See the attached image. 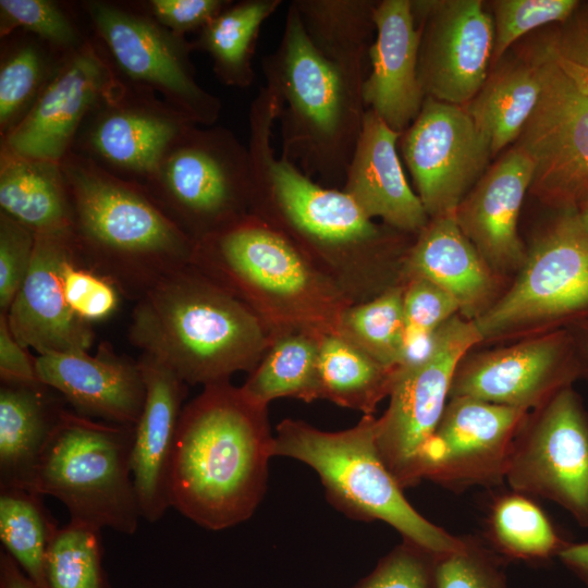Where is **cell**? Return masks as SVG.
<instances>
[{
  "mask_svg": "<svg viewBox=\"0 0 588 588\" xmlns=\"http://www.w3.org/2000/svg\"><path fill=\"white\" fill-rule=\"evenodd\" d=\"M0 378L1 382L8 383H41L37 377L35 357L14 338L4 313H0Z\"/></svg>",
  "mask_w": 588,
  "mask_h": 588,
  "instance_id": "49",
  "label": "cell"
},
{
  "mask_svg": "<svg viewBox=\"0 0 588 588\" xmlns=\"http://www.w3.org/2000/svg\"><path fill=\"white\" fill-rule=\"evenodd\" d=\"M142 186L197 242L249 213L248 148L228 127L193 124Z\"/></svg>",
  "mask_w": 588,
  "mask_h": 588,
  "instance_id": "10",
  "label": "cell"
},
{
  "mask_svg": "<svg viewBox=\"0 0 588 588\" xmlns=\"http://www.w3.org/2000/svg\"><path fill=\"white\" fill-rule=\"evenodd\" d=\"M61 167L72 204V232L82 261L138 301L161 279L191 265L195 241L140 184L70 152Z\"/></svg>",
  "mask_w": 588,
  "mask_h": 588,
  "instance_id": "4",
  "label": "cell"
},
{
  "mask_svg": "<svg viewBox=\"0 0 588 588\" xmlns=\"http://www.w3.org/2000/svg\"><path fill=\"white\" fill-rule=\"evenodd\" d=\"M486 530L490 548L505 560L548 561L568 543L529 495L514 490L493 500Z\"/></svg>",
  "mask_w": 588,
  "mask_h": 588,
  "instance_id": "36",
  "label": "cell"
},
{
  "mask_svg": "<svg viewBox=\"0 0 588 588\" xmlns=\"http://www.w3.org/2000/svg\"><path fill=\"white\" fill-rule=\"evenodd\" d=\"M305 33L329 61L366 78L376 36L375 0H293Z\"/></svg>",
  "mask_w": 588,
  "mask_h": 588,
  "instance_id": "31",
  "label": "cell"
},
{
  "mask_svg": "<svg viewBox=\"0 0 588 588\" xmlns=\"http://www.w3.org/2000/svg\"><path fill=\"white\" fill-rule=\"evenodd\" d=\"M425 278L450 293L460 316L475 321L503 294L507 285L483 260L462 232L455 215L429 219L415 236L402 262V282Z\"/></svg>",
  "mask_w": 588,
  "mask_h": 588,
  "instance_id": "26",
  "label": "cell"
},
{
  "mask_svg": "<svg viewBox=\"0 0 588 588\" xmlns=\"http://www.w3.org/2000/svg\"><path fill=\"white\" fill-rule=\"evenodd\" d=\"M558 558L588 588V541L568 542Z\"/></svg>",
  "mask_w": 588,
  "mask_h": 588,
  "instance_id": "50",
  "label": "cell"
},
{
  "mask_svg": "<svg viewBox=\"0 0 588 588\" xmlns=\"http://www.w3.org/2000/svg\"><path fill=\"white\" fill-rule=\"evenodd\" d=\"M0 588H38L3 549L0 551Z\"/></svg>",
  "mask_w": 588,
  "mask_h": 588,
  "instance_id": "51",
  "label": "cell"
},
{
  "mask_svg": "<svg viewBox=\"0 0 588 588\" xmlns=\"http://www.w3.org/2000/svg\"><path fill=\"white\" fill-rule=\"evenodd\" d=\"M528 51L541 89L514 146L534 163L529 193L556 212H578L588 205V97L540 44Z\"/></svg>",
  "mask_w": 588,
  "mask_h": 588,
  "instance_id": "13",
  "label": "cell"
},
{
  "mask_svg": "<svg viewBox=\"0 0 588 588\" xmlns=\"http://www.w3.org/2000/svg\"><path fill=\"white\" fill-rule=\"evenodd\" d=\"M138 364L146 400L134 426L132 475L142 517L155 523L170 507V462L187 384L148 355L142 354Z\"/></svg>",
  "mask_w": 588,
  "mask_h": 588,
  "instance_id": "27",
  "label": "cell"
},
{
  "mask_svg": "<svg viewBox=\"0 0 588 588\" xmlns=\"http://www.w3.org/2000/svg\"><path fill=\"white\" fill-rule=\"evenodd\" d=\"M61 282L66 306L86 323L105 320L119 307L117 286L82 261L77 246L63 262Z\"/></svg>",
  "mask_w": 588,
  "mask_h": 588,
  "instance_id": "43",
  "label": "cell"
},
{
  "mask_svg": "<svg viewBox=\"0 0 588 588\" xmlns=\"http://www.w3.org/2000/svg\"><path fill=\"white\" fill-rule=\"evenodd\" d=\"M375 426L373 415H364L354 427L341 431L284 419L273 436L271 455L310 466L320 477L328 501L350 518L384 522L404 540L437 554L457 549L462 537L434 525L406 500L379 455Z\"/></svg>",
  "mask_w": 588,
  "mask_h": 588,
  "instance_id": "7",
  "label": "cell"
},
{
  "mask_svg": "<svg viewBox=\"0 0 588 588\" xmlns=\"http://www.w3.org/2000/svg\"><path fill=\"white\" fill-rule=\"evenodd\" d=\"M438 556L403 539L353 588H437Z\"/></svg>",
  "mask_w": 588,
  "mask_h": 588,
  "instance_id": "44",
  "label": "cell"
},
{
  "mask_svg": "<svg viewBox=\"0 0 588 588\" xmlns=\"http://www.w3.org/2000/svg\"><path fill=\"white\" fill-rule=\"evenodd\" d=\"M396 369L388 368L339 333L322 335L318 373L320 400L373 415L389 396Z\"/></svg>",
  "mask_w": 588,
  "mask_h": 588,
  "instance_id": "33",
  "label": "cell"
},
{
  "mask_svg": "<svg viewBox=\"0 0 588 588\" xmlns=\"http://www.w3.org/2000/svg\"><path fill=\"white\" fill-rule=\"evenodd\" d=\"M540 42L573 85L588 97V1H580L572 15L554 24Z\"/></svg>",
  "mask_w": 588,
  "mask_h": 588,
  "instance_id": "45",
  "label": "cell"
},
{
  "mask_svg": "<svg viewBox=\"0 0 588 588\" xmlns=\"http://www.w3.org/2000/svg\"><path fill=\"white\" fill-rule=\"evenodd\" d=\"M322 335L294 331L275 336L240 387L242 392L265 406L280 397L307 403L320 400L318 360Z\"/></svg>",
  "mask_w": 588,
  "mask_h": 588,
  "instance_id": "34",
  "label": "cell"
},
{
  "mask_svg": "<svg viewBox=\"0 0 588 588\" xmlns=\"http://www.w3.org/2000/svg\"><path fill=\"white\" fill-rule=\"evenodd\" d=\"M375 24L363 99L368 110L402 134L426 98L417 73L420 32L412 0L377 1Z\"/></svg>",
  "mask_w": 588,
  "mask_h": 588,
  "instance_id": "24",
  "label": "cell"
},
{
  "mask_svg": "<svg viewBox=\"0 0 588 588\" xmlns=\"http://www.w3.org/2000/svg\"><path fill=\"white\" fill-rule=\"evenodd\" d=\"M505 480L514 491L555 502L588 527V412L573 385L528 413Z\"/></svg>",
  "mask_w": 588,
  "mask_h": 588,
  "instance_id": "14",
  "label": "cell"
},
{
  "mask_svg": "<svg viewBox=\"0 0 588 588\" xmlns=\"http://www.w3.org/2000/svg\"><path fill=\"white\" fill-rule=\"evenodd\" d=\"M578 218L585 230L588 232V205L577 212Z\"/></svg>",
  "mask_w": 588,
  "mask_h": 588,
  "instance_id": "53",
  "label": "cell"
},
{
  "mask_svg": "<svg viewBox=\"0 0 588 588\" xmlns=\"http://www.w3.org/2000/svg\"><path fill=\"white\" fill-rule=\"evenodd\" d=\"M76 249L72 229L37 233L28 272L8 313L12 334L37 355L74 350L88 351L95 333L66 306L61 270Z\"/></svg>",
  "mask_w": 588,
  "mask_h": 588,
  "instance_id": "21",
  "label": "cell"
},
{
  "mask_svg": "<svg viewBox=\"0 0 588 588\" xmlns=\"http://www.w3.org/2000/svg\"><path fill=\"white\" fill-rule=\"evenodd\" d=\"M62 58L23 30L1 39L0 139L27 115Z\"/></svg>",
  "mask_w": 588,
  "mask_h": 588,
  "instance_id": "35",
  "label": "cell"
},
{
  "mask_svg": "<svg viewBox=\"0 0 588 588\" xmlns=\"http://www.w3.org/2000/svg\"><path fill=\"white\" fill-rule=\"evenodd\" d=\"M192 121L155 93L122 84L85 119L72 152L143 185Z\"/></svg>",
  "mask_w": 588,
  "mask_h": 588,
  "instance_id": "16",
  "label": "cell"
},
{
  "mask_svg": "<svg viewBox=\"0 0 588 588\" xmlns=\"http://www.w3.org/2000/svg\"><path fill=\"white\" fill-rule=\"evenodd\" d=\"M192 264L244 303L273 339L338 333L353 305L292 241L252 213L195 242Z\"/></svg>",
  "mask_w": 588,
  "mask_h": 588,
  "instance_id": "6",
  "label": "cell"
},
{
  "mask_svg": "<svg viewBox=\"0 0 588 588\" xmlns=\"http://www.w3.org/2000/svg\"><path fill=\"white\" fill-rule=\"evenodd\" d=\"M282 0L232 2L192 40L195 51L209 56L219 82L247 88L255 79L253 59L264 23L282 5Z\"/></svg>",
  "mask_w": 588,
  "mask_h": 588,
  "instance_id": "32",
  "label": "cell"
},
{
  "mask_svg": "<svg viewBox=\"0 0 588 588\" xmlns=\"http://www.w3.org/2000/svg\"><path fill=\"white\" fill-rule=\"evenodd\" d=\"M36 233L0 211V313L7 314L32 264Z\"/></svg>",
  "mask_w": 588,
  "mask_h": 588,
  "instance_id": "46",
  "label": "cell"
},
{
  "mask_svg": "<svg viewBox=\"0 0 588 588\" xmlns=\"http://www.w3.org/2000/svg\"><path fill=\"white\" fill-rule=\"evenodd\" d=\"M272 440L268 406L230 381L205 385L179 419L170 506L209 530L245 522L266 493Z\"/></svg>",
  "mask_w": 588,
  "mask_h": 588,
  "instance_id": "2",
  "label": "cell"
},
{
  "mask_svg": "<svg viewBox=\"0 0 588 588\" xmlns=\"http://www.w3.org/2000/svg\"><path fill=\"white\" fill-rule=\"evenodd\" d=\"M481 0H412L420 32L417 73L426 97L464 106L489 74L492 15Z\"/></svg>",
  "mask_w": 588,
  "mask_h": 588,
  "instance_id": "17",
  "label": "cell"
},
{
  "mask_svg": "<svg viewBox=\"0 0 588 588\" xmlns=\"http://www.w3.org/2000/svg\"><path fill=\"white\" fill-rule=\"evenodd\" d=\"M537 64L529 53L501 60L477 95L462 106L490 145L492 157L515 143L540 96Z\"/></svg>",
  "mask_w": 588,
  "mask_h": 588,
  "instance_id": "30",
  "label": "cell"
},
{
  "mask_svg": "<svg viewBox=\"0 0 588 588\" xmlns=\"http://www.w3.org/2000/svg\"><path fill=\"white\" fill-rule=\"evenodd\" d=\"M400 136L367 109L342 189L369 218L416 236L429 217L406 179L397 152Z\"/></svg>",
  "mask_w": 588,
  "mask_h": 588,
  "instance_id": "25",
  "label": "cell"
},
{
  "mask_svg": "<svg viewBox=\"0 0 588 588\" xmlns=\"http://www.w3.org/2000/svg\"><path fill=\"white\" fill-rule=\"evenodd\" d=\"M0 208L36 234L71 229V196L61 163L0 148Z\"/></svg>",
  "mask_w": 588,
  "mask_h": 588,
  "instance_id": "29",
  "label": "cell"
},
{
  "mask_svg": "<svg viewBox=\"0 0 588 588\" xmlns=\"http://www.w3.org/2000/svg\"><path fill=\"white\" fill-rule=\"evenodd\" d=\"M566 329L574 343L580 378L588 380V320L577 322Z\"/></svg>",
  "mask_w": 588,
  "mask_h": 588,
  "instance_id": "52",
  "label": "cell"
},
{
  "mask_svg": "<svg viewBox=\"0 0 588 588\" xmlns=\"http://www.w3.org/2000/svg\"><path fill=\"white\" fill-rule=\"evenodd\" d=\"M399 144L429 219L455 215L492 157L488 140L462 106L431 97L425 98Z\"/></svg>",
  "mask_w": 588,
  "mask_h": 588,
  "instance_id": "15",
  "label": "cell"
},
{
  "mask_svg": "<svg viewBox=\"0 0 588 588\" xmlns=\"http://www.w3.org/2000/svg\"><path fill=\"white\" fill-rule=\"evenodd\" d=\"M261 70L265 86L281 101L280 157L324 186H343L367 111L365 79L315 48L292 2L281 40L261 59Z\"/></svg>",
  "mask_w": 588,
  "mask_h": 588,
  "instance_id": "5",
  "label": "cell"
},
{
  "mask_svg": "<svg viewBox=\"0 0 588 588\" xmlns=\"http://www.w3.org/2000/svg\"><path fill=\"white\" fill-rule=\"evenodd\" d=\"M281 110L260 87L249 113V213L292 241L353 304L402 283V262L415 236L373 219L341 188L328 187L277 157L272 130Z\"/></svg>",
  "mask_w": 588,
  "mask_h": 588,
  "instance_id": "1",
  "label": "cell"
},
{
  "mask_svg": "<svg viewBox=\"0 0 588 588\" xmlns=\"http://www.w3.org/2000/svg\"><path fill=\"white\" fill-rule=\"evenodd\" d=\"M38 380L58 392L74 412L88 418L134 427L146 387L137 362L101 343L95 355L74 350L35 356Z\"/></svg>",
  "mask_w": 588,
  "mask_h": 588,
  "instance_id": "22",
  "label": "cell"
},
{
  "mask_svg": "<svg viewBox=\"0 0 588 588\" xmlns=\"http://www.w3.org/2000/svg\"><path fill=\"white\" fill-rule=\"evenodd\" d=\"M41 495L20 487H0V541L26 576L47 588L45 563L59 529Z\"/></svg>",
  "mask_w": 588,
  "mask_h": 588,
  "instance_id": "37",
  "label": "cell"
},
{
  "mask_svg": "<svg viewBox=\"0 0 588 588\" xmlns=\"http://www.w3.org/2000/svg\"><path fill=\"white\" fill-rule=\"evenodd\" d=\"M81 7L123 82L155 93L197 125L216 124L222 102L196 79L192 40L159 24L136 1L87 0Z\"/></svg>",
  "mask_w": 588,
  "mask_h": 588,
  "instance_id": "11",
  "label": "cell"
},
{
  "mask_svg": "<svg viewBox=\"0 0 588 588\" xmlns=\"http://www.w3.org/2000/svg\"><path fill=\"white\" fill-rule=\"evenodd\" d=\"M127 336L186 384L204 387L252 372L273 340L244 303L193 264L136 301Z\"/></svg>",
  "mask_w": 588,
  "mask_h": 588,
  "instance_id": "3",
  "label": "cell"
},
{
  "mask_svg": "<svg viewBox=\"0 0 588 588\" xmlns=\"http://www.w3.org/2000/svg\"><path fill=\"white\" fill-rule=\"evenodd\" d=\"M534 175L531 159L513 146L487 169L458 205V226L483 260L503 278L516 274L527 246L518 234V217Z\"/></svg>",
  "mask_w": 588,
  "mask_h": 588,
  "instance_id": "23",
  "label": "cell"
},
{
  "mask_svg": "<svg viewBox=\"0 0 588 588\" xmlns=\"http://www.w3.org/2000/svg\"><path fill=\"white\" fill-rule=\"evenodd\" d=\"M133 440L134 427L65 408L28 490L58 499L72 522L133 535L142 517L132 475Z\"/></svg>",
  "mask_w": 588,
  "mask_h": 588,
  "instance_id": "8",
  "label": "cell"
},
{
  "mask_svg": "<svg viewBox=\"0 0 588 588\" xmlns=\"http://www.w3.org/2000/svg\"><path fill=\"white\" fill-rule=\"evenodd\" d=\"M159 24L176 35L203 29L231 0H146L136 1Z\"/></svg>",
  "mask_w": 588,
  "mask_h": 588,
  "instance_id": "48",
  "label": "cell"
},
{
  "mask_svg": "<svg viewBox=\"0 0 588 588\" xmlns=\"http://www.w3.org/2000/svg\"><path fill=\"white\" fill-rule=\"evenodd\" d=\"M403 311L406 330L431 332L460 315L454 297L425 278H408L403 282Z\"/></svg>",
  "mask_w": 588,
  "mask_h": 588,
  "instance_id": "47",
  "label": "cell"
},
{
  "mask_svg": "<svg viewBox=\"0 0 588 588\" xmlns=\"http://www.w3.org/2000/svg\"><path fill=\"white\" fill-rule=\"evenodd\" d=\"M481 341L474 321L455 315L440 327L428 358L396 369L389 406L376 418L375 439L381 460L403 490L424 479V453L449 401L455 370Z\"/></svg>",
  "mask_w": 588,
  "mask_h": 588,
  "instance_id": "12",
  "label": "cell"
},
{
  "mask_svg": "<svg viewBox=\"0 0 588 588\" xmlns=\"http://www.w3.org/2000/svg\"><path fill=\"white\" fill-rule=\"evenodd\" d=\"M504 558L474 537H462L460 547L439 554L437 588H507Z\"/></svg>",
  "mask_w": 588,
  "mask_h": 588,
  "instance_id": "42",
  "label": "cell"
},
{
  "mask_svg": "<svg viewBox=\"0 0 588 588\" xmlns=\"http://www.w3.org/2000/svg\"><path fill=\"white\" fill-rule=\"evenodd\" d=\"M42 384L1 382L0 487L29 489L37 463L65 409Z\"/></svg>",
  "mask_w": 588,
  "mask_h": 588,
  "instance_id": "28",
  "label": "cell"
},
{
  "mask_svg": "<svg viewBox=\"0 0 588 588\" xmlns=\"http://www.w3.org/2000/svg\"><path fill=\"white\" fill-rule=\"evenodd\" d=\"M403 283L392 285L373 298L344 309L338 333L381 365L397 369L404 351L406 323Z\"/></svg>",
  "mask_w": 588,
  "mask_h": 588,
  "instance_id": "38",
  "label": "cell"
},
{
  "mask_svg": "<svg viewBox=\"0 0 588 588\" xmlns=\"http://www.w3.org/2000/svg\"><path fill=\"white\" fill-rule=\"evenodd\" d=\"M47 588H111L102 563L100 530L70 520L46 556Z\"/></svg>",
  "mask_w": 588,
  "mask_h": 588,
  "instance_id": "39",
  "label": "cell"
},
{
  "mask_svg": "<svg viewBox=\"0 0 588 588\" xmlns=\"http://www.w3.org/2000/svg\"><path fill=\"white\" fill-rule=\"evenodd\" d=\"M588 320V232L575 211L558 212L527 247L500 298L474 321L481 344L511 343Z\"/></svg>",
  "mask_w": 588,
  "mask_h": 588,
  "instance_id": "9",
  "label": "cell"
},
{
  "mask_svg": "<svg viewBox=\"0 0 588 588\" xmlns=\"http://www.w3.org/2000/svg\"><path fill=\"white\" fill-rule=\"evenodd\" d=\"M579 378L572 336L562 329L469 352L455 370L450 397L468 396L530 412Z\"/></svg>",
  "mask_w": 588,
  "mask_h": 588,
  "instance_id": "18",
  "label": "cell"
},
{
  "mask_svg": "<svg viewBox=\"0 0 588 588\" xmlns=\"http://www.w3.org/2000/svg\"><path fill=\"white\" fill-rule=\"evenodd\" d=\"M528 413L468 396L450 397L426 446L422 478L455 491L502 483Z\"/></svg>",
  "mask_w": 588,
  "mask_h": 588,
  "instance_id": "20",
  "label": "cell"
},
{
  "mask_svg": "<svg viewBox=\"0 0 588 588\" xmlns=\"http://www.w3.org/2000/svg\"><path fill=\"white\" fill-rule=\"evenodd\" d=\"M121 84L103 49L89 37L63 56L27 115L0 139V148L61 163L88 114Z\"/></svg>",
  "mask_w": 588,
  "mask_h": 588,
  "instance_id": "19",
  "label": "cell"
},
{
  "mask_svg": "<svg viewBox=\"0 0 588 588\" xmlns=\"http://www.w3.org/2000/svg\"><path fill=\"white\" fill-rule=\"evenodd\" d=\"M578 0H494L490 5L493 22L491 64L495 65L509 48L524 35L549 24L567 20Z\"/></svg>",
  "mask_w": 588,
  "mask_h": 588,
  "instance_id": "41",
  "label": "cell"
},
{
  "mask_svg": "<svg viewBox=\"0 0 588 588\" xmlns=\"http://www.w3.org/2000/svg\"><path fill=\"white\" fill-rule=\"evenodd\" d=\"M26 32L60 56L79 48L88 38L75 14L53 0H0V37Z\"/></svg>",
  "mask_w": 588,
  "mask_h": 588,
  "instance_id": "40",
  "label": "cell"
}]
</instances>
